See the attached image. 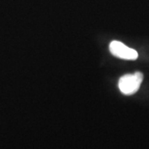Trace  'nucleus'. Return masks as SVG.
I'll list each match as a JSON object with an SVG mask.
<instances>
[{
  "instance_id": "obj_1",
  "label": "nucleus",
  "mask_w": 149,
  "mask_h": 149,
  "mask_svg": "<svg viewBox=\"0 0 149 149\" xmlns=\"http://www.w3.org/2000/svg\"><path fill=\"white\" fill-rule=\"evenodd\" d=\"M143 80V74L141 72L123 75L118 80V88L125 95H131L139 91Z\"/></svg>"
},
{
  "instance_id": "obj_2",
  "label": "nucleus",
  "mask_w": 149,
  "mask_h": 149,
  "mask_svg": "<svg viewBox=\"0 0 149 149\" xmlns=\"http://www.w3.org/2000/svg\"><path fill=\"white\" fill-rule=\"evenodd\" d=\"M109 51L114 56L123 60L134 61L139 57V54L134 49L128 47L119 41H112L109 44Z\"/></svg>"
}]
</instances>
